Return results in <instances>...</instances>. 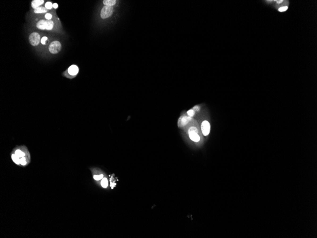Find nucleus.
I'll list each match as a JSON object with an SVG mask.
<instances>
[{
	"instance_id": "obj_1",
	"label": "nucleus",
	"mask_w": 317,
	"mask_h": 238,
	"mask_svg": "<svg viewBox=\"0 0 317 238\" xmlns=\"http://www.w3.org/2000/svg\"><path fill=\"white\" fill-rule=\"evenodd\" d=\"M266 3L272 5L275 9L278 10L280 12H284L287 11L288 9L289 2L288 1H265Z\"/></svg>"
},
{
	"instance_id": "obj_2",
	"label": "nucleus",
	"mask_w": 317,
	"mask_h": 238,
	"mask_svg": "<svg viewBox=\"0 0 317 238\" xmlns=\"http://www.w3.org/2000/svg\"><path fill=\"white\" fill-rule=\"evenodd\" d=\"M61 44L59 41H54L52 42L49 47V50L52 54H57L60 52L61 50Z\"/></svg>"
},
{
	"instance_id": "obj_3",
	"label": "nucleus",
	"mask_w": 317,
	"mask_h": 238,
	"mask_svg": "<svg viewBox=\"0 0 317 238\" xmlns=\"http://www.w3.org/2000/svg\"><path fill=\"white\" fill-rule=\"evenodd\" d=\"M114 9L113 6H104L101 11L100 16L102 19H106L112 15Z\"/></svg>"
},
{
	"instance_id": "obj_4",
	"label": "nucleus",
	"mask_w": 317,
	"mask_h": 238,
	"mask_svg": "<svg viewBox=\"0 0 317 238\" xmlns=\"http://www.w3.org/2000/svg\"><path fill=\"white\" fill-rule=\"evenodd\" d=\"M189 134L191 140L196 142L200 140V136L198 134V129L196 127H190L189 129Z\"/></svg>"
},
{
	"instance_id": "obj_5",
	"label": "nucleus",
	"mask_w": 317,
	"mask_h": 238,
	"mask_svg": "<svg viewBox=\"0 0 317 238\" xmlns=\"http://www.w3.org/2000/svg\"><path fill=\"white\" fill-rule=\"evenodd\" d=\"M40 36L37 32H33L29 36L30 43L33 46H36L39 43Z\"/></svg>"
},
{
	"instance_id": "obj_6",
	"label": "nucleus",
	"mask_w": 317,
	"mask_h": 238,
	"mask_svg": "<svg viewBox=\"0 0 317 238\" xmlns=\"http://www.w3.org/2000/svg\"><path fill=\"white\" fill-rule=\"evenodd\" d=\"M201 130L203 134L206 136L207 135L210 130V125L209 123L207 121H204L201 124Z\"/></svg>"
},
{
	"instance_id": "obj_7",
	"label": "nucleus",
	"mask_w": 317,
	"mask_h": 238,
	"mask_svg": "<svg viewBox=\"0 0 317 238\" xmlns=\"http://www.w3.org/2000/svg\"><path fill=\"white\" fill-rule=\"evenodd\" d=\"M68 73L69 75L75 76L77 74L79 71V69L77 66L75 65H71L69 67L68 70Z\"/></svg>"
},
{
	"instance_id": "obj_8",
	"label": "nucleus",
	"mask_w": 317,
	"mask_h": 238,
	"mask_svg": "<svg viewBox=\"0 0 317 238\" xmlns=\"http://www.w3.org/2000/svg\"><path fill=\"white\" fill-rule=\"evenodd\" d=\"M13 154L19 159L20 161L21 158L25 157H26V152L25 153L21 149L18 148L16 149Z\"/></svg>"
},
{
	"instance_id": "obj_9",
	"label": "nucleus",
	"mask_w": 317,
	"mask_h": 238,
	"mask_svg": "<svg viewBox=\"0 0 317 238\" xmlns=\"http://www.w3.org/2000/svg\"><path fill=\"white\" fill-rule=\"evenodd\" d=\"M48 22L47 21L45 20H40L37 23V27L40 30H45L47 29V28Z\"/></svg>"
},
{
	"instance_id": "obj_10",
	"label": "nucleus",
	"mask_w": 317,
	"mask_h": 238,
	"mask_svg": "<svg viewBox=\"0 0 317 238\" xmlns=\"http://www.w3.org/2000/svg\"><path fill=\"white\" fill-rule=\"evenodd\" d=\"M43 0H33L31 2V6L33 9H36L44 3Z\"/></svg>"
},
{
	"instance_id": "obj_11",
	"label": "nucleus",
	"mask_w": 317,
	"mask_h": 238,
	"mask_svg": "<svg viewBox=\"0 0 317 238\" xmlns=\"http://www.w3.org/2000/svg\"><path fill=\"white\" fill-rule=\"evenodd\" d=\"M48 10L44 7H38L36 9H34V12L36 13H46L47 12Z\"/></svg>"
},
{
	"instance_id": "obj_12",
	"label": "nucleus",
	"mask_w": 317,
	"mask_h": 238,
	"mask_svg": "<svg viewBox=\"0 0 317 238\" xmlns=\"http://www.w3.org/2000/svg\"><path fill=\"white\" fill-rule=\"evenodd\" d=\"M181 124L183 126L185 125L188 124V123L191 120V118L190 117H188L187 116H184L183 117L181 118Z\"/></svg>"
},
{
	"instance_id": "obj_13",
	"label": "nucleus",
	"mask_w": 317,
	"mask_h": 238,
	"mask_svg": "<svg viewBox=\"0 0 317 238\" xmlns=\"http://www.w3.org/2000/svg\"><path fill=\"white\" fill-rule=\"evenodd\" d=\"M103 4L105 6H113L115 4L116 1L115 0H104Z\"/></svg>"
},
{
	"instance_id": "obj_14",
	"label": "nucleus",
	"mask_w": 317,
	"mask_h": 238,
	"mask_svg": "<svg viewBox=\"0 0 317 238\" xmlns=\"http://www.w3.org/2000/svg\"><path fill=\"white\" fill-rule=\"evenodd\" d=\"M48 22V24H47V30H51L52 29L53 26H54V23L52 21L49 20L47 21Z\"/></svg>"
},
{
	"instance_id": "obj_15",
	"label": "nucleus",
	"mask_w": 317,
	"mask_h": 238,
	"mask_svg": "<svg viewBox=\"0 0 317 238\" xmlns=\"http://www.w3.org/2000/svg\"><path fill=\"white\" fill-rule=\"evenodd\" d=\"M12 159L13 161V162L14 163H15L16 164H17V165H20V164L19 159L13 154H12Z\"/></svg>"
},
{
	"instance_id": "obj_16",
	"label": "nucleus",
	"mask_w": 317,
	"mask_h": 238,
	"mask_svg": "<svg viewBox=\"0 0 317 238\" xmlns=\"http://www.w3.org/2000/svg\"><path fill=\"white\" fill-rule=\"evenodd\" d=\"M45 7L46 8L47 10H51L53 7V4L51 2H48L46 4H45Z\"/></svg>"
},
{
	"instance_id": "obj_17",
	"label": "nucleus",
	"mask_w": 317,
	"mask_h": 238,
	"mask_svg": "<svg viewBox=\"0 0 317 238\" xmlns=\"http://www.w3.org/2000/svg\"><path fill=\"white\" fill-rule=\"evenodd\" d=\"M101 185L104 188H106L108 185L107 180L106 178H104L101 182Z\"/></svg>"
},
{
	"instance_id": "obj_18",
	"label": "nucleus",
	"mask_w": 317,
	"mask_h": 238,
	"mask_svg": "<svg viewBox=\"0 0 317 238\" xmlns=\"http://www.w3.org/2000/svg\"><path fill=\"white\" fill-rule=\"evenodd\" d=\"M195 111H194L193 109H190V110H189V111L187 112V114H188V115L190 117H193L194 115V114H195Z\"/></svg>"
},
{
	"instance_id": "obj_19",
	"label": "nucleus",
	"mask_w": 317,
	"mask_h": 238,
	"mask_svg": "<svg viewBox=\"0 0 317 238\" xmlns=\"http://www.w3.org/2000/svg\"><path fill=\"white\" fill-rule=\"evenodd\" d=\"M103 177V175L102 174L99 175H94V178L96 180H100L102 179Z\"/></svg>"
},
{
	"instance_id": "obj_20",
	"label": "nucleus",
	"mask_w": 317,
	"mask_h": 238,
	"mask_svg": "<svg viewBox=\"0 0 317 238\" xmlns=\"http://www.w3.org/2000/svg\"><path fill=\"white\" fill-rule=\"evenodd\" d=\"M47 39L48 38L47 37H43L41 39V43L43 45L45 44H46V41L47 40Z\"/></svg>"
},
{
	"instance_id": "obj_21",
	"label": "nucleus",
	"mask_w": 317,
	"mask_h": 238,
	"mask_svg": "<svg viewBox=\"0 0 317 238\" xmlns=\"http://www.w3.org/2000/svg\"><path fill=\"white\" fill-rule=\"evenodd\" d=\"M45 18L48 20H51V19L52 18V15L50 13H47L45 15Z\"/></svg>"
},
{
	"instance_id": "obj_22",
	"label": "nucleus",
	"mask_w": 317,
	"mask_h": 238,
	"mask_svg": "<svg viewBox=\"0 0 317 238\" xmlns=\"http://www.w3.org/2000/svg\"><path fill=\"white\" fill-rule=\"evenodd\" d=\"M199 108H200L199 107V106H195L194 108H193V109L194 111H199Z\"/></svg>"
},
{
	"instance_id": "obj_23",
	"label": "nucleus",
	"mask_w": 317,
	"mask_h": 238,
	"mask_svg": "<svg viewBox=\"0 0 317 238\" xmlns=\"http://www.w3.org/2000/svg\"><path fill=\"white\" fill-rule=\"evenodd\" d=\"M53 7L54 9H57V8H58V4L57 3H54V4H53Z\"/></svg>"
}]
</instances>
